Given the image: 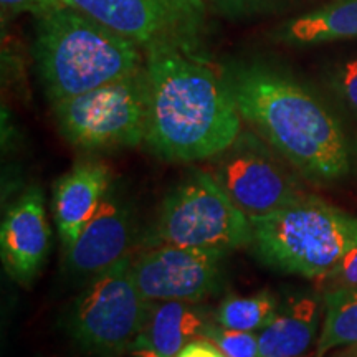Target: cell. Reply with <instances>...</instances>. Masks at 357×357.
Listing matches in <instances>:
<instances>
[{"label":"cell","mask_w":357,"mask_h":357,"mask_svg":"<svg viewBox=\"0 0 357 357\" xmlns=\"http://www.w3.org/2000/svg\"><path fill=\"white\" fill-rule=\"evenodd\" d=\"M324 319L314 357L334 349L357 347V288H339L323 293Z\"/></svg>","instance_id":"e0dca14e"},{"label":"cell","mask_w":357,"mask_h":357,"mask_svg":"<svg viewBox=\"0 0 357 357\" xmlns=\"http://www.w3.org/2000/svg\"><path fill=\"white\" fill-rule=\"evenodd\" d=\"M227 255L215 250L153 245L131 257L132 275L147 301L197 303L220 288Z\"/></svg>","instance_id":"9c48e42d"},{"label":"cell","mask_w":357,"mask_h":357,"mask_svg":"<svg viewBox=\"0 0 357 357\" xmlns=\"http://www.w3.org/2000/svg\"><path fill=\"white\" fill-rule=\"evenodd\" d=\"M205 321L194 303L149 301L147 319L137 342L149 346L162 357H177L184 347L202 337Z\"/></svg>","instance_id":"9a60e30c"},{"label":"cell","mask_w":357,"mask_h":357,"mask_svg":"<svg viewBox=\"0 0 357 357\" xmlns=\"http://www.w3.org/2000/svg\"><path fill=\"white\" fill-rule=\"evenodd\" d=\"M50 245L43 192L38 185H30L3 215L0 227L3 266L20 284L32 283L47 261Z\"/></svg>","instance_id":"8fae6325"},{"label":"cell","mask_w":357,"mask_h":357,"mask_svg":"<svg viewBox=\"0 0 357 357\" xmlns=\"http://www.w3.org/2000/svg\"><path fill=\"white\" fill-rule=\"evenodd\" d=\"M253 255L280 273L316 280L357 247V215L305 195L252 220Z\"/></svg>","instance_id":"277c9868"},{"label":"cell","mask_w":357,"mask_h":357,"mask_svg":"<svg viewBox=\"0 0 357 357\" xmlns=\"http://www.w3.org/2000/svg\"><path fill=\"white\" fill-rule=\"evenodd\" d=\"M60 3H65L63 0H0V7H2V24L6 20H12L22 13H32L38 15L48 8H53Z\"/></svg>","instance_id":"44dd1931"},{"label":"cell","mask_w":357,"mask_h":357,"mask_svg":"<svg viewBox=\"0 0 357 357\" xmlns=\"http://www.w3.org/2000/svg\"><path fill=\"white\" fill-rule=\"evenodd\" d=\"M131 357H162V356H159L158 352H155L154 349H151L149 346L136 342L131 349Z\"/></svg>","instance_id":"cb8c5ba5"},{"label":"cell","mask_w":357,"mask_h":357,"mask_svg":"<svg viewBox=\"0 0 357 357\" xmlns=\"http://www.w3.org/2000/svg\"><path fill=\"white\" fill-rule=\"evenodd\" d=\"M341 357H352V356H341Z\"/></svg>","instance_id":"d4e9b609"},{"label":"cell","mask_w":357,"mask_h":357,"mask_svg":"<svg viewBox=\"0 0 357 357\" xmlns=\"http://www.w3.org/2000/svg\"><path fill=\"white\" fill-rule=\"evenodd\" d=\"M316 296L293 298L258 336V357H301L310 349L321 323Z\"/></svg>","instance_id":"5bb4252c"},{"label":"cell","mask_w":357,"mask_h":357,"mask_svg":"<svg viewBox=\"0 0 357 357\" xmlns=\"http://www.w3.org/2000/svg\"><path fill=\"white\" fill-rule=\"evenodd\" d=\"M242 119L303 176L336 182L349 172V146L331 111L310 89L263 63L223 75Z\"/></svg>","instance_id":"7a4b0ae2"},{"label":"cell","mask_w":357,"mask_h":357,"mask_svg":"<svg viewBox=\"0 0 357 357\" xmlns=\"http://www.w3.org/2000/svg\"><path fill=\"white\" fill-rule=\"evenodd\" d=\"M144 52L149 149L171 162H194L234 144L243 119L225 78L181 43L158 42Z\"/></svg>","instance_id":"6da1fadb"},{"label":"cell","mask_w":357,"mask_h":357,"mask_svg":"<svg viewBox=\"0 0 357 357\" xmlns=\"http://www.w3.org/2000/svg\"><path fill=\"white\" fill-rule=\"evenodd\" d=\"M252 220L231 202L211 172L192 171L164 199L146 247L215 250L230 253L250 247Z\"/></svg>","instance_id":"8992f818"},{"label":"cell","mask_w":357,"mask_h":357,"mask_svg":"<svg viewBox=\"0 0 357 357\" xmlns=\"http://www.w3.org/2000/svg\"><path fill=\"white\" fill-rule=\"evenodd\" d=\"M61 136L83 151L134 147L146 142L149 83L146 66L83 95L52 102Z\"/></svg>","instance_id":"52a82bcc"},{"label":"cell","mask_w":357,"mask_h":357,"mask_svg":"<svg viewBox=\"0 0 357 357\" xmlns=\"http://www.w3.org/2000/svg\"><path fill=\"white\" fill-rule=\"evenodd\" d=\"M339 95L342 96L349 108L357 114V60L346 61L337 70L336 79H334Z\"/></svg>","instance_id":"7402d4cb"},{"label":"cell","mask_w":357,"mask_h":357,"mask_svg":"<svg viewBox=\"0 0 357 357\" xmlns=\"http://www.w3.org/2000/svg\"><path fill=\"white\" fill-rule=\"evenodd\" d=\"M131 263L128 255L91 276L65 312L61 326L83 354L121 357L139 339L149 301L137 288Z\"/></svg>","instance_id":"5b68a950"},{"label":"cell","mask_w":357,"mask_h":357,"mask_svg":"<svg viewBox=\"0 0 357 357\" xmlns=\"http://www.w3.org/2000/svg\"><path fill=\"white\" fill-rule=\"evenodd\" d=\"M109 189V167L95 160L78 162L53 184L52 215L63 248L78 238Z\"/></svg>","instance_id":"4fadbf2b"},{"label":"cell","mask_w":357,"mask_h":357,"mask_svg":"<svg viewBox=\"0 0 357 357\" xmlns=\"http://www.w3.org/2000/svg\"><path fill=\"white\" fill-rule=\"evenodd\" d=\"M177 357H227L218 347L208 339H194L184 349L178 352Z\"/></svg>","instance_id":"603a6c76"},{"label":"cell","mask_w":357,"mask_h":357,"mask_svg":"<svg viewBox=\"0 0 357 357\" xmlns=\"http://www.w3.org/2000/svg\"><path fill=\"white\" fill-rule=\"evenodd\" d=\"M301 357H310V356H306V354H305V356H301Z\"/></svg>","instance_id":"484cf974"},{"label":"cell","mask_w":357,"mask_h":357,"mask_svg":"<svg viewBox=\"0 0 357 357\" xmlns=\"http://www.w3.org/2000/svg\"><path fill=\"white\" fill-rule=\"evenodd\" d=\"M132 40L142 50L158 42L189 47L200 17L202 0H63Z\"/></svg>","instance_id":"30bf717a"},{"label":"cell","mask_w":357,"mask_h":357,"mask_svg":"<svg viewBox=\"0 0 357 357\" xmlns=\"http://www.w3.org/2000/svg\"><path fill=\"white\" fill-rule=\"evenodd\" d=\"M275 37L288 45H321L357 38V0H331L284 22Z\"/></svg>","instance_id":"2e32d148"},{"label":"cell","mask_w":357,"mask_h":357,"mask_svg":"<svg viewBox=\"0 0 357 357\" xmlns=\"http://www.w3.org/2000/svg\"><path fill=\"white\" fill-rule=\"evenodd\" d=\"M212 159L211 174L250 220L270 215L306 195L252 136L240 132L234 144Z\"/></svg>","instance_id":"ba28073f"},{"label":"cell","mask_w":357,"mask_h":357,"mask_svg":"<svg viewBox=\"0 0 357 357\" xmlns=\"http://www.w3.org/2000/svg\"><path fill=\"white\" fill-rule=\"evenodd\" d=\"M278 312V298L270 291L253 296H227L218 306L217 324L235 331L255 333L265 329Z\"/></svg>","instance_id":"ac0fdd59"},{"label":"cell","mask_w":357,"mask_h":357,"mask_svg":"<svg viewBox=\"0 0 357 357\" xmlns=\"http://www.w3.org/2000/svg\"><path fill=\"white\" fill-rule=\"evenodd\" d=\"M356 151H357V142H356Z\"/></svg>","instance_id":"4316f807"},{"label":"cell","mask_w":357,"mask_h":357,"mask_svg":"<svg viewBox=\"0 0 357 357\" xmlns=\"http://www.w3.org/2000/svg\"><path fill=\"white\" fill-rule=\"evenodd\" d=\"M316 283L324 293L339 288H357V247L349 250L331 270L316 278Z\"/></svg>","instance_id":"ffe728a7"},{"label":"cell","mask_w":357,"mask_h":357,"mask_svg":"<svg viewBox=\"0 0 357 357\" xmlns=\"http://www.w3.org/2000/svg\"><path fill=\"white\" fill-rule=\"evenodd\" d=\"M202 337L212 341L227 357H258V337L253 333L235 331L208 323Z\"/></svg>","instance_id":"d6986e66"},{"label":"cell","mask_w":357,"mask_h":357,"mask_svg":"<svg viewBox=\"0 0 357 357\" xmlns=\"http://www.w3.org/2000/svg\"><path fill=\"white\" fill-rule=\"evenodd\" d=\"M141 50L132 40L68 3L33 17L32 55L50 102L136 73L144 66Z\"/></svg>","instance_id":"3957f363"},{"label":"cell","mask_w":357,"mask_h":357,"mask_svg":"<svg viewBox=\"0 0 357 357\" xmlns=\"http://www.w3.org/2000/svg\"><path fill=\"white\" fill-rule=\"evenodd\" d=\"M111 189L78 238L65 248V268L71 275L91 278L129 255L134 240L132 213Z\"/></svg>","instance_id":"7c38bea8"}]
</instances>
